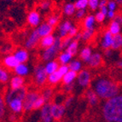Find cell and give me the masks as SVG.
I'll list each match as a JSON object with an SVG mask.
<instances>
[{"mask_svg":"<svg viewBox=\"0 0 122 122\" xmlns=\"http://www.w3.org/2000/svg\"><path fill=\"white\" fill-rule=\"evenodd\" d=\"M15 73H16L18 76H26L29 73V68L26 65H25L24 63H19L18 65L14 68Z\"/></svg>","mask_w":122,"mask_h":122,"instance_id":"obj_23","label":"cell"},{"mask_svg":"<svg viewBox=\"0 0 122 122\" xmlns=\"http://www.w3.org/2000/svg\"><path fill=\"white\" fill-rule=\"evenodd\" d=\"M75 6H74V4H72V3H68V4H65V6L63 8V11H64V14L68 15V16H71L74 14L75 12Z\"/></svg>","mask_w":122,"mask_h":122,"instance_id":"obj_33","label":"cell"},{"mask_svg":"<svg viewBox=\"0 0 122 122\" xmlns=\"http://www.w3.org/2000/svg\"><path fill=\"white\" fill-rule=\"evenodd\" d=\"M51 7V2L50 0H43L40 3V8L44 10H47Z\"/></svg>","mask_w":122,"mask_h":122,"instance_id":"obj_44","label":"cell"},{"mask_svg":"<svg viewBox=\"0 0 122 122\" xmlns=\"http://www.w3.org/2000/svg\"><path fill=\"white\" fill-rule=\"evenodd\" d=\"M113 38H114V35L110 33L108 30H107L104 33L103 38H102V47L103 49L107 50V49H109V47H111L113 42Z\"/></svg>","mask_w":122,"mask_h":122,"instance_id":"obj_18","label":"cell"},{"mask_svg":"<svg viewBox=\"0 0 122 122\" xmlns=\"http://www.w3.org/2000/svg\"><path fill=\"white\" fill-rule=\"evenodd\" d=\"M60 51H61V38L60 36H57L56 37L54 45L45 49V51H44L42 58L45 61H51Z\"/></svg>","mask_w":122,"mask_h":122,"instance_id":"obj_3","label":"cell"},{"mask_svg":"<svg viewBox=\"0 0 122 122\" xmlns=\"http://www.w3.org/2000/svg\"><path fill=\"white\" fill-rule=\"evenodd\" d=\"M95 16L92 15H90L85 18L84 20V26L86 29H94V25H95Z\"/></svg>","mask_w":122,"mask_h":122,"instance_id":"obj_27","label":"cell"},{"mask_svg":"<svg viewBox=\"0 0 122 122\" xmlns=\"http://www.w3.org/2000/svg\"><path fill=\"white\" fill-rule=\"evenodd\" d=\"M86 97L87 99L88 102L91 106L94 107V106L97 105L98 103V97L97 94L94 92L93 90H87L86 92Z\"/></svg>","mask_w":122,"mask_h":122,"instance_id":"obj_16","label":"cell"},{"mask_svg":"<svg viewBox=\"0 0 122 122\" xmlns=\"http://www.w3.org/2000/svg\"><path fill=\"white\" fill-rule=\"evenodd\" d=\"M107 16H108L109 19H113V18H114V16H115V13H114V11H113V10H108Z\"/></svg>","mask_w":122,"mask_h":122,"instance_id":"obj_53","label":"cell"},{"mask_svg":"<svg viewBox=\"0 0 122 122\" xmlns=\"http://www.w3.org/2000/svg\"><path fill=\"white\" fill-rule=\"evenodd\" d=\"M86 15V10H78L76 13V17L78 19H82Z\"/></svg>","mask_w":122,"mask_h":122,"instance_id":"obj_49","label":"cell"},{"mask_svg":"<svg viewBox=\"0 0 122 122\" xmlns=\"http://www.w3.org/2000/svg\"><path fill=\"white\" fill-rule=\"evenodd\" d=\"M66 107L63 104L60 103H51V114L54 120H60L62 118L65 113Z\"/></svg>","mask_w":122,"mask_h":122,"instance_id":"obj_8","label":"cell"},{"mask_svg":"<svg viewBox=\"0 0 122 122\" xmlns=\"http://www.w3.org/2000/svg\"><path fill=\"white\" fill-rule=\"evenodd\" d=\"M40 118L42 122H52L53 117L51 114V103L46 102L41 108Z\"/></svg>","mask_w":122,"mask_h":122,"instance_id":"obj_9","label":"cell"},{"mask_svg":"<svg viewBox=\"0 0 122 122\" xmlns=\"http://www.w3.org/2000/svg\"><path fill=\"white\" fill-rule=\"evenodd\" d=\"M72 57L73 56L70 55L69 53L65 51L64 52L60 54L59 57H58V61L61 62V64H66V65H67V63H69L70 61H71Z\"/></svg>","mask_w":122,"mask_h":122,"instance_id":"obj_30","label":"cell"},{"mask_svg":"<svg viewBox=\"0 0 122 122\" xmlns=\"http://www.w3.org/2000/svg\"><path fill=\"white\" fill-rule=\"evenodd\" d=\"M100 11L107 16V15H108V9L107 6H103V7H102V8H100Z\"/></svg>","mask_w":122,"mask_h":122,"instance_id":"obj_52","label":"cell"},{"mask_svg":"<svg viewBox=\"0 0 122 122\" xmlns=\"http://www.w3.org/2000/svg\"><path fill=\"white\" fill-rule=\"evenodd\" d=\"M78 83L82 87H86L91 83V73L88 70H81L78 73Z\"/></svg>","mask_w":122,"mask_h":122,"instance_id":"obj_10","label":"cell"},{"mask_svg":"<svg viewBox=\"0 0 122 122\" xmlns=\"http://www.w3.org/2000/svg\"><path fill=\"white\" fill-rule=\"evenodd\" d=\"M60 20L59 15H52L51 16L48 17V20H47V23H49L51 26H52L53 27L56 26Z\"/></svg>","mask_w":122,"mask_h":122,"instance_id":"obj_37","label":"cell"},{"mask_svg":"<svg viewBox=\"0 0 122 122\" xmlns=\"http://www.w3.org/2000/svg\"><path fill=\"white\" fill-rule=\"evenodd\" d=\"M78 48H79V40L74 39L70 43V45L67 46V48L66 49V51L69 53L72 56H75L77 54Z\"/></svg>","mask_w":122,"mask_h":122,"instance_id":"obj_26","label":"cell"},{"mask_svg":"<svg viewBox=\"0 0 122 122\" xmlns=\"http://www.w3.org/2000/svg\"><path fill=\"white\" fill-rule=\"evenodd\" d=\"M115 2L117 3V4H119V5H122V0H115Z\"/></svg>","mask_w":122,"mask_h":122,"instance_id":"obj_57","label":"cell"},{"mask_svg":"<svg viewBox=\"0 0 122 122\" xmlns=\"http://www.w3.org/2000/svg\"><path fill=\"white\" fill-rule=\"evenodd\" d=\"M53 96V90L51 87H46L42 92V97L45 98V102H49Z\"/></svg>","mask_w":122,"mask_h":122,"instance_id":"obj_35","label":"cell"},{"mask_svg":"<svg viewBox=\"0 0 122 122\" xmlns=\"http://www.w3.org/2000/svg\"><path fill=\"white\" fill-rule=\"evenodd\" d=\"M73 87H74V85L72 83V84H68V85H65L64 89H65V92H72V90L73 89Z\"/></svg>","mask_w":122,"mask_h":122,"instance_id":"obj_50","label":"cell"},{"mask_svg":"<svg viewBox=\"0 0 122 122\" xmlns=\"http://www.w3.org/2000/svg\"><path fill=\"white\" fill-rule=\"evenodd\" d=\"M117 66L119 67V68H121L122 69V61H120L118 63H117Z\"/></svg>","mask_w":122,"mask_h":122,"instance_id":"obj_56","label":"cell"},{"mask_svg":"<svg viewBox=\"0 0 122 122\" xmlns=\"http://www.w3.org/2000/svg\"><path fill=\"white\" fill-rule=\"evenodd\" d=\"M5 113V102L2 95H0V120L4 117Z\"/></svg>","mask_w":122,"mask_h":122,"instance_id":"obj_41","label":"cell"},{"mask_svg":"<svg viewBox=\"0 0 122 122\" xmlns=\"http://www.w3.org/2000/svg\"><path fill=\"white\" fill-rule=\"evenodd\" d=\"M111 55H112V50L110 49H107L105 50V56H111Z\"/></svg>","mask_w":122,"mask_h":122,"instance_id":"obj_55","label":"cell"},{"mask_svg":"<svg viewBox=\"0 0 122 122\" xmlns=\"http://www.w3.org/2000/svg\"><path fill=\"white\" fill-rule=\"evenodd\" d=\"M4 1H14V0H4Z\"/></svg>","mask_w":122,"mask_h":122,"instance_id":"obj_58","label":"cell"},{"mask_svg":"<svg viewBox=\"0 0 122 122\" xmlns=\"http://www.w3.org/2000/svg\"><path fill=\"white\" fill-rule=\"evenodd\" d=\"M15 57L16 58V60L18 61L19 63H24L28 60V52L26 50L20 49L18 51H16L14 54Z\"/></svg>","mask_w":122,"mask_h":122,"instance_id":"obj_19","label":"cell"},{"mask_svg":"<svg viewBox=\"0 0 122 122\" xmlns=\"http://www.w3.org/2000/svg\"><path fill=\"white\" fill-rule=\"evenodd\" d=\"M121 46H122V45H121Z\"/></svg>","mask_w":122,"mask_h":122,"instance_id":"obj_59","label":"cell"},{"mask_svg":"<svg viewBox=\"0 0 122 122\" xmlns=\"http://www.w3.org/2000/svg\"><path fill=\"white\" fill-rule=\"evenodd\" d=\"M108 31L112 33L113 35H117L120 34V24L118 23L115 20H113L112 22L110 23L109 27H108Z\"/></svg>","mask_w":122,"mask_h":122,"instance_id":"obj_31","label":"cell"},{"mask_svg":"<svg viewBox=\"0 0 122 122\" xmlns=\"http://www.w3.org/2000/svg\"><path fill=\"white\" fill-rule=\"evenodd\" d=\"M55 39L56 37L53 36L52 34L43 37L40 41V46L42 48H45V49H47V48L52 46L54 45V43H55Z\"/></svg>","mask_w":122,"mask_h":122,"instance_id":"obj_21","label":"cell"},{"mask_svg":"<svg viewBox=\"0 0 122 122\" xmlns=\"http://www.w3.org/2000/svg\"><path fill=\"white\" fill-rule=\"evenodd\" d=\"M99 0H88V6L92 10L95 11L99 6Z\"/></svg>","mask_w":122,"mask_h":122,"instance_id":"obj_42","label":"cell"},{"mask_svg":"<svg viewBox=\"0 0 122 122\" xmlns=\"http://www.w3.org/2000/svg\"><path fill=\"white\" fill-rule=\"evenodd\" d=\"M93 91L97 96L102 99H110L117 96L119 93V87L117 84L107 78H97L92 82Z\"/></svg>","mask_w":122,"mask_h":122,"instance_id":"obj_2","label":"cell"},{"mask_svg":"<svg viewBox=\"0 0 122 122\" xmlns=\"http://www.w3.org/2000/svg\"><path fill=\"white\" fill-rule=\"evenodd\" d=\"M40 35L39 34V32L37 29L33 30L31 34L29 35L28 39H26V43H25V47L26 49L28 50H32L33 49L35 46H36L38 44H39V40H40Z\"/></svg>","mask_w":122,"mask_h":122,"instance_id":"obj_7","label":"cell"},{"mask_svg":"<svg viewBox=\"0 0 122 122\" xmlns=\"http://www.w3.org/2000/svg\"><path fill=\"white\" fill-rule=\"evenodd\" d=\"M72 41H73V38L70 36H67L65 38L61 39V50L67 49V46L70 45Z\"/></svg>","mask_w":122,"mask_h":122,"instance_id":"obj_39","label":"cell"},{"mask_svg":"<svg viewBox=\"0 0 122 122\" xmlns=\"http://www.w3.org/2000/svg\"><path fill=\"white\" fill-rule=\"evenodd\" d=\"M78 31H79V29H78L77 26H72V27L70 28L69 32H68V36L72 37V38H74V37L76 36V35L78 34Z\"/></svg>","mask_w":122,"mask_h":122,"instance_id":"obj_45","label":"cell"},{"mask_svg":"<svg viewBox=\"0 0 122 122\" xmlns=\"http://www.w3.org/2000/svg\"><path fill=\"white\" fill-rule=\"evenodd\" d=\"M88 65L91 67H98L102 65V56L99 53H94L92 54L90 60L88 61Z\"/></svg>","mask_w":122,"mask_h":122,"instance_id":"obj_12","label":"cell"},{"mask_svg":"<svg viewBox=\"0 0 122 122\" xmlns=\"http://www.w3.org/2000/svg\"><path fill=\"white\" fill-rule=\"evenodd\" d=\"M107 7H108V10H113V11H114L116 7H117V3H116L115 1H113V0L108 1V4H107Z\"/></svg>","mask_w":122,"mask_h":122,"instance_id":"obj_48","label":"cell"},{"mask_svg":"<svg viewBox=\"0 0 122 122\" xmlns=\"http://www.w3.org/2000/svg\"><path fill=\"white\" fill-rule=\"evenodd\" d=\"M10 109L15 114L20 113L23 110V101L20 99H13L9 103Z\"/></svg>","mask_w":122,"mask_h":122,"instance_id":"obj_17","label":"cell"},{"mask_svg":"<svg viewBox=\"0 0 122 122\" xmlns=\"http://www.w3.org/2000/svg\"><path fill=\"white\" fill-rule=\"evenodd\" d=\"M114 20H115V21H117L118 23H120V25L122 24V15H120V14L115 15V16H114Z\"/></svg>","mask_w":122,"mask_h":122,"instance_id":"obj_51","label":"cell"},{"mask_svg":"<svg viewBox=\"0 0 122 122\" xmlns=\"http://www.w3.org/2000/svg\"><path fill=\"white\" fill-rule=\"evenodd\" d=\"M3 63L4 65L5 66L8 68H10V69H14L15 67H16L19 64L18 61L16 60V58L15 57L14 55H9L7 56H5L3 60Z\"/></svg>","mask_w":122,"mask_h":122,"instance_id":"obj_13","label":"cell"},{"mask_svg":"<svg viewBox=\"0 0 122 122\" xmlns=\"http://www.w3.org/2000/svg\"><path fill=\"white\" fill-rule=\"evenodd\" d=\"M59 67H60L59 63L56 61H51L45 66V71L48 73V75L51 74V73H55L56 71H57L58 68H59Z\"/></svg>","mask_w":122,"mask_h":122,"instance_id":"obj_25","label":"cell"},{"mask_svg":"<svg viewBox=\"0 0 122 122\" xmlns=\"http://www.w3.org/2000/svg\"><path fill=\"white\" fill-rule=\"evenodd\" d=\"M46 103V102H45V98L43 97L42 96H39V97H38V99L36 100V102H34V105H33V109L34 110H38L39 109V108H42L44 107V105Z\"/></svg>","mask_w":122,"mask_h":122,"instance_id":"obj_36","label":"cell"},{"mask_svg":"<svg viewBox=\"0 0 122 122\" xmlns=\"http://www.w3.org/2000/svg\"><path fill=\"white\" fill-rule=\"evenodd\" d=\"M78 73L77 72L72 71V70H69L66 73L65 75H63L62 77V82L64 85H68V84H72L74 79L77 78Z\"/></svg>","mask_w":122,"mask_h":122,"instance_id":"obj_24","label":"cell"},{"mask_svg":"<svg viewBox=\"0 0 122 122\" xmlns=\"http://www.w3.org/2000/svg\"><path fill=\"white\" fill-rule=\"evenodd\" d=\"M27 22L30 26H37L40 22V15L36 10H32L27 15Z\"/></svg>","mask_w":122,"mask_h":122,"instance_id":"obj_11","label":"cell"},{"mask_svg":"<svg viewBox=\"0 0 122 122\" xmlns=\"http://www.w3.org/2000/svg\"><path fill=\"white\" fill-rule=\"evenodd\" d=\"M39 97V93L37 92H29L26 93L23 100V109L25 111H32L36 100Z\"/></svg>","mask_w":122,"mask_h":122,"instance_id":"obj_6","label":"cell"},{"mask_svg":"<svg viewBox=\"0 0 122 122\" xmlns=\"http://www.w3.org/2000/svg\"><path fill=\"white\" fill-rule=\"evenodd\" d=\"M73 100H74V97H73V96L67 97L65 99V101H64V104H63V105L65 106L66 108H69L70 106H71V104L73 103Z\"/></svg>","mask_w":122,"mask_h":122,"instance_id":"obj_47","label":"cell"},{"mask_svg":"<svg viewBox=\"0 0 122 122\" xmlns=\"http://www.w3.org/2000/svg\"><path fill=\"white\" fill-rule=\"evenodd\" d=\"M121 45H122V35L121 34L114 35L112 45H111L112 50H119L121 47Z\"/></svg>","mask_w":122,"mask_h":122,"instance_id":"obj_29","label":"cell"},{"mask_svg":"<svg viewBox=\"0 0 122 122\" xmlns=\"http://www.w3.org/2000/svg\"><path fill=\"white\" fill-rule=\"evenodd\" d=\"M9 79V74L5 70H4L0 67V82L1 83H6Z\"/></svg>","mask_w":122,"mask_h":122,"instance_id":"obj_40","label":"cell"},{"mask_svg":"<svg viewBox=\"0 0 122 122\" xmlns=\"http://www.w3.org/2000/svg\"><path fill=\"white\" fill-rule=\"evenodd\" d=\"M107 4H108V2H107V0H102V1H100L99 3V8H102V7L103 6H107Z\"/></svg>","mask_w":122,"mask_h":122,"instance_id":"obj_54","label":"cell"},{"mask_svg":"<svg viewBox=\"0 0 122 122\" xmlns=\"http://www.w3.org/2000/svg\"><path fill=\"white\" fill-rule=\"evenodd\" d=\"M24 86V79L21 76H15L10 80V87L11 89L15 90Z\"/></svg>","mask_w":122,"mask_h":122,"instance_id":"obj_22","label":"cell"},{"mask_svg":"<svg viewBox=\"0 0 122 122\" xmlns=\"http://www.w3.org/2000/svg\"><path fill=\"white\" fill-rule=\"evenodd\" d=\"M69 70L70 69H69L68 65H66V64H61V65L59 67V68H58V71H59L62 75H65L66 73L69 71Z\"/></svg>","mask_w":122,"mask_h":122,"instance_id":"obj_43","label":"cell"},{"mask_svg":"<svg viewBox=\"0 0 122 122\" xmlns=\"http://www.w3.org/2000/svg\"><path fill=\"white\" fill-rule=\"evenodd\" d=\"M53 29H54V27L51 26L49 23H43L39 26V28L37 30L39 32V34L40 35V37L43 38V37L51 34V33L53 32Z\"/></svg>","mask_w":122,"mask_h":122,"instance_id":"obj_15","label":"cell"},{"mask_svg":"<svg viewBox=\"0 0 122 122\" xmlns=\"http://www.w3.org/2000/svg\"><path fill=\"white\" fill-rule=\"evenodd\" d=\"M62 77L63 75L60 73L58 70L56 71L55 73H51V74H49L48 75V79H47V81L50 85H56L57 83H59L61 80H62Z\"/></svg>","mask_w":122,"mask_h":122,"instance_id":"obj_20","label":"cell"},{"mask_svg":"<svg viewBox=\"0 0 122 122\" xmlns=\"http://www.w3.org/2000/svg\"><path fill=\"white\" fill-rule=\"evenodd\" d=\"M35 83L39 86H44L48 79V73L45 71V67L43 65H38L34 68Z\"/></svg>","mask_w":122,"mask_h":122,"instance_id":"obj_5","label":"cell"},{"mask_svg":"<svg viewBox=\"0 0 122 122\" xmlns=\"http://www.w3.org/2000/svg\"><path fill=\"white\" fill-rule=\"evenodd\" d=\"M106 122H122V96L117 95L107 100L102 108Z\"/></svg>","mask_w":122,"mask_h":122,"instance_id":"obj_1","label":"cell"},{"mask_svg":"<svg viewBox=\"0 0 122 122\" xmlns=\"http://www.w3.org/2000/svg\"><path fill=\"white\" fill-rule=\"evenodd\" d=\"M68 67H69V69L72 71L74 72H79L81 70L82 64L81 62L78 60H73V61H70L69 64H68Z\"/></svg>","mask_w":122,"mask_h":122,"instance_id":"obj_34","label":"cell"},{"mask_svg":"<svg viewBox=\"0 0 122 122\" xmlns=\"http://www.w3.org/2000/svg\"><path fill=\"white\" fill-rule=\"evenodd\" d=\"M76 10H86L88 6V0H77L74 3Z\"/></svg>","mask_w":122,"mask_h":122,"instance_id":"obj_38","label":"cell"},{"mask_svg":"<svg viewBox=\"0 0 122 122\" xmlns=\"http://www.w3.org/2000/svg\"><path fill=\"white\" fill-rule=\"evenodd\" d=\"M27 91H26V86H22V87L19 88V89L13 90L11 89L10 92L7 93V95L5 96V101L7 103H10V101H12L13 99H20L21 101H23L26 97Z\"/></svg>","mask_w":122,"mask_h":122,"instance_id":"obj_4","label":"cell"},{"mask_svg":"<svg viewBox=\"0 0 122 122\" xmlns=\"http://www.w3.org/2000/svg\"><path fill=\"white\" fill-rule=\"evenodd\" d=\"M95 34V29H86L81 33V39L84 41H89Z\"/></svg>","mask_w":122,"mask_h":122,"instance_id":"obj_32","label":"cell"},{"mask_svg":"<svg viewBox=\"0 0 122 122\" xmlns=\"http://www.w3.org/2000/svg\"><path fill=\"white\" fill-rule=\"evenodd\" d=\"M72 26L73 25L69 20H65L64 22L61 23V25L59 26V36L61 39L68 36V32H69Z\"/></svg>","mask_w":122,"mask_h":122,"instance_id":"obj_14","label":"cell"},{"mask_svg":"<svg viewBox=\"0 0 122 122\" xmlns=\"http://www.w3.org/2000/svg\"><path fill=\"white\" fill-rule=\"evenodd\" d=\"M105 17L106 15L102 14L101 11H98L96 14V15H95V19H96V20L97 22H102L104 20V19H105Z\"/></svg>","mask_w":122,"mask_h":122,"instance_id":"obj_46","label":"cell"},{"mask_svg":"<svg viewBox=\"0 0 122 122\" xmlns=\"http://www.w3.org/2000/svg\"><path fill=\"white\" fill-rule=\"evenodd\" d=\"M92 55V50L88 46L83 48V50L80 51V58H81L84 61H86V62H88V61L90 60Z\"/></svg>","mask_w":122,"mask_h":122,"instance_id":"obj_28","label":"cell"}]
</instances>
